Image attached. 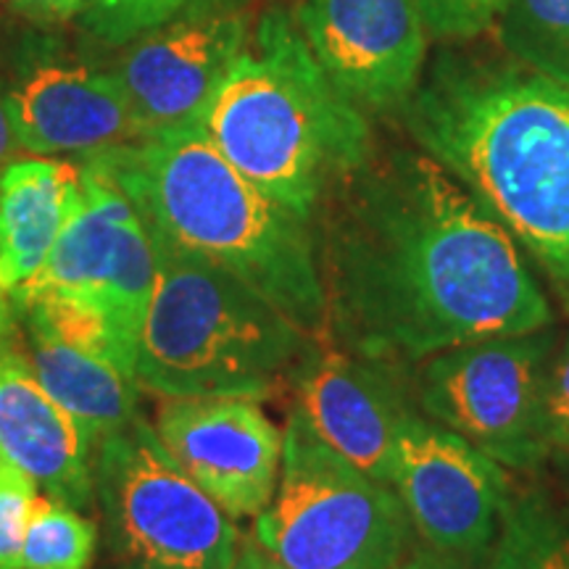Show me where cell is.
I'll list each match as a JSON object with an SVG mask.
<instances>
[{
  "label": "cell",
  "mask_w": 569,
  "mask_h": 569,
  "mask_svg": "<svg viewBox=\"0 0 569 569\" xmlns=\"http://www.w3.org/2000/svg\"><path fill=\"white\" fill-rule=\"evenodd\" d=\"M319 267L346 351L393 367L530 336L553 317L515 238L432 156H407L369 184Z\"/></svg>",
  "instance_id": "1"
},
{
  "label": "cell",
  "mask_w": 569,
  "mask_h": 569,
  "mask_svg": "<svg viewBox=\"0 0 569 569\" xmlns=\"http://www.w3.org/2000/svg\"><path fill=\"white\" fill-rule=\"evenodd\" d=\"M82 161L130 198L156 238L251 284L311 340L330 332L309 227L240 174L201 130L146 138Z\"/></svg>",
  "instance_id": "2"
},
{
  "label": "cell",
  "mask_w": 569,
  "mask_h": 569,
  "mask_svg": "<svg viewBox=\"0 0 569 569\" xmlns=\"http://www.w3.org/2000/svg\"><path fill=\"white\" fill-rule=\"evenodd\" d=\"M427 156L549 274L569 311V88L538 71L465 77L411 109Z\"/></svg>",
  "instance_id": "3"
},
{
  "label": "cell",
  "mask_w": 569,
  "mask_h": 569,
  "mask_svg": "<svg viewBox=\"0 0 569 569\" xmlns=\"http://www.w3.org/2000/svg\"><path fill=\"white\" fill-rule=\"evenodd\" d=\"M201 132L240 174L303 222L327 188L365 167L369 153L361 109L330 82L282 9L256 24L211 98Z\"/></svg>",
  "instance_id": "4"
},
{
  "label": "cell",
  "mask_w": 569,
  "mask_h": 569,
  "mask_svg": "<svg viewBox=\"0 0 569 569\" xmlns=\"http://www.w3.org/2000/svg\"><path fill=\"white\" fill-rule=\"evenodd\" d=\"M151 232V230H148ZM156 284L142 322L140 388L163 398H267L311 340L251 284L156 238Z\"/></svg>",
  "instance_id": "5"
},
{
  "label": "cell",
  "mask_w": 569,
  "mask_h": 569,
  "mask_svg": "<svg viewBox=\"0 0 569 569\" xmlns=\"http://www.w3.org/2000/svg\"><path fill=\"white\" fill-rule=\"evenodd\" d=\"M411 532L396 488L340 457L296 409L272 501L256 517V543L284 569H396Z\"/></svg>",
  "instance_id": "6"
},
{
  "label": "cell",
  "mask_w": 569,
  "mask_h": 569,
  "mask_svg": "<svg viewBox=\"0 0 569 569\" xmlns=\"http://www.w3.org/2000/svg\"><path fill=\"white\" fill-rule=\"evenodd\" d=\"M92 486L117 569H232L240 536L140 415L96 446Z\"/></svg>",
  "instance_id": "7"
},
{
  "label": "cell",
  "mask_w": 569,
  "mask_h": 569,
  "mask_svg": "<svg viewBox=\"0 0 569 569\" xmlns=\"http://www.w3.org/2000/svg\"><path fill=\"white\" fill-rule=\"evenodd\" d=\"M551 353L546 330L448 348L425 361L419 409L501 467H536L549 453L543 382Z\"/></svg>",
  "instance_id": "8"
},
{
  "label": "cell",
  "mask_w": 569,
  "mask_h": 569,
  "mask_svg": "<svg viewBox=\"0 0 569 569\" xmlns=\"http://www.w3.org/2000/svg\"><path fill=\"white\" fill-rule=\"evenodd\" d=\"M82 201L51 256L11 301L51 296L80 303L111 325L138 356L156 284V248L130 198L101 169L82 161Z\"/></svg>",
  "instance_id": "9"
},
{
  "label": "cell",
  "mask_w": 569,
  "mask_h": 569,
  "mask_svg": "<svg viewBox=\"0 0 569 569\" xmlns=\"http://www.w3.org/2000/svg\"><path fill=\"white\" fill-rule=\"evenodd\" d=\"M393 488L432 553L467 569L490 557L511 490L480 448L417 411L398 438Z\"/></svg>",
  "instance_id": "10"
},
{
  "label": "cell",
  "mask_w": 569,
  "mask_h": 569,
  "mask_svg": "<svg viewBox=\"0 0 569 569\" xmlns=\"http://www.w3.org/2000/svg\"><path fill=\"white\" fill-rule=\"evenodd\" d=\"M248 38L243 13L203 0L122 46L111 69L142 140L201 130L211 98L246 51Z\"/></svg>",
  "instance_id": "11"
},
{
  "label": "cell",
  "mask_w": 569,
  "mask_h": 569,
  "mask_svg": "<svg viewBox=\"0 0 569 569\" xmlns=\"http://www.w3.org/2000/svg\"><path fill=\"white\" fill-rule=\"evenodd\" d=\"M0 84L21 153L92 159L142 140L113 69L30 48Z\"/></svg>",
  "instance_id": "12"
},
{
  "label": "cell",
  "mask_w": 569,
  "mask_h": 569,
  "mask_svg": "<svg viewBox=\"0 0 569 569\" xmlns=\"http://www.w3.org/2000/svg\"><path fill=\"white\" fill-rule=\"evenodd\" d=\"M153 430L182 472L232 519L259 517L272 501L284 432L256 398H167Z\"/></svg>",
  "instance_id": "13"
},
{
  "label": "cell",
  "mask_w": 569,
  "mask_h": 569,
  "mask_svg": "<svg viewBox=\"0 0 569 569\" xmlns=\"http://www.w3.org/2000/svg\"><path fill=\"white\" fill-rule=\"evenodd\" d=\"M296 24L359 109H393L415 92L430 34L419 0H303Z\"/></svg>",
  "instance_id": "14"
},
{
  "label": "cell",
  "mask_w": 569,
  "mask_h": 569,
  "mask_svg": "<svg viewBox=\"0 0 569 569\" xmlns=\"http://www.w3.org/2000/svg\"><path fill=\"white\" fill-rule=\"evenodd\" d=\"M393 365L311 343L290 380L298 411L327 446L393 488L398 438L417 415Z\"/></svg>",
  "instance_id": "15"
},
{
  "label": "cell",
  "mask_w": 569,
  "mask_h": 569,
  "mask_svg": "<svg viewBox=\"0 0 569 569\" xmlns=\"http://www.w3.org/2000/svg\"><path fill=\"white\" fill-rule=\"evenodd\" d=\"M92 457L90 440L27 365L13 311H0V461L30 475L51 498L88 509L96 496Z\"/></svg>",
  "instance_id": "16"
},
{
  "label": "cell",
  "mask_w": 569,
  "mask_h": 569,
  "mask_svg": "<svg viewBox=\"0 0 569 569\" xmlns=\"http://www.w3.org/2000/svg\"><path fill=\"white\" fill-rule=\"evenodd\" d=\"M80 201V163L30 156L0 169V311L40 272Z\"/></svg>",
  "instance_id": "17"
},
{
  "label": "cell",
  "mask_w": 569,
  "mask_h": 569,
  "mask_svg": "<svg viewBox=\"0 0 569 569\" xmlns=\"http://www.w3.org/2000/svg\"><path fill=\"white\" fill-rule=\"evenodd\" d=\"M19 348L46 393L74 419L92 451L140 415V382L109 359L67 343L30 311L11 309Z\"/></svg>",
  "instance_id": "18"
},
{
  "label": "cell",
  "mask_w": 569,
  "mask_h": 569,
  "mask_svg": "<svg viewBox=\"0 0 569 569\" xmlns=\"http://www.w3.org/2000/svg\"><path fill=\"white\" fill-rule=\"evenodd\" d=\"M488 569H569V525L540 493H509Z\"/></svg>",
  "instance_id": "19"
},
{
  "label": "cell",
  "mask_w": 569,
  "mask_h": 569,
  "mask_svg": "<svg viewBox=\"0 0 569 569\" xmlns=\"http://www.w3.org/2000/svg\"><path fill=\"white\" fill-rule=\"evenodd\" d=\"M498 24L519 61L569 88V0H509Z\"/></svg>",
  "instance_id": "20"
},
{
  "label": "cell",
  "mask_w": 569,
  "mask_h": 569,
  "mask_svg": "<svg viewBox=\"0 0 569 569\" xmlns=\"http://www.w3.org/2000/svg\"><path fill=\"white\" fill-rule=\"evenodd\" d=\"M98 553V528L69 503L38 496L21 549L24 569H92Z\"/></svg>",
  "instance_id": "21"
},
{
  "label": "cell",
  "mask_w": 569,
  "mask_h": 569,
  "mask_svg": "<svg viewBox=\"0 0 569 569\" xmlns=\"http://www.w3.org/2000/svg\"><path fill=\"white\" fill-rule=\"evenodd\" d=\"M198 3L203 0H82L80 21L103 46H127Z\"/></svg>",
  "instance_id": "22"
},
{
  "label": "cell",
  "mask_w": 569,
  "mask_h": 569,
  "mask_svg": "<svg viewBox=\"0 0 569 569\" xmlns=\"http://www.w3.org/2000/svg\"><path fill=\"white\" fill-rule=\"evenodd\" d=\"M34 498L38 482L9 461H0V569H24L21 549Z\"/></svg>",
  "instance_id": "23"
},
{
  "label": "cell",
  "mask_w": 569,
  "mask_h": 569,
  "mask_svg": "<svg viewBox=\"0 0 569 569\" xmlns=\"http://www.w3.org/2000/svg\"><path fill=\"white\" fill-rule=\"evenodd\" d=\"M509 0H419L436 38H475L498 21Z\"/></svg>",
  "instance_id": "24"
},
{
  "label": "cell",
  "mask_w": 569,
  "mask_h": 569,
  "mask_svg": "<svg viewBox=\"0 0 569 569\" xmlns=\"http://www.w3.org/2000/svg\"><path fill=\"white\" fill-rule=\"evenodd\" d=\"M543 436L549 451L569 457V338L553 348L543 382Z\"/></svg>",
  "instance_id": "25"
},
{
  "label": "cell",
  "mask_w": 569,
  "mask_h": 569,
  "mask_svg": "<svg viewBox=\"0 0 569 569\" xmlns=\"http://www.w3.org/2000/svg\"><path fill=\"white\" fill-rule=\"evenodd\" d=\"M21 17L40 21V24H63L80 19L82 0H11Z\"/></svg>",
  "instance_id": "26"
},
{
  "label": "cell",
  "mask_w": 569,
  "mask_h": 569,
  "mask_svg": "<svg viewBox=\"0 0 569 569\" xmlns=\"http://www.w3.org/2000/svg\"><path fill=\"white\" fill-rule=\"evenodd\" d=\"M19 153H21V148L17 142V134H13L9 109H6L3 84H0V169L9 167L13 159H19Z\"/></svg>",
  "instance_id": "27"
},
{
  "label": "cell",
  "mask_w": 569,
  "mask_h": 569,
  "mask_svg": "<svg viewBox=\"0 0 569 569\" xmlns=\"http://www.w3.org/2000/svg\"><path fill=\"white\" fill-rule=\"evenodd\" d=\"M232 569H284V567L277 565V561L269 557L259 543H256V540H246V543L240 546L238 561H234Z\"/></svg>",
  "instance_id": "28"
},
{
  "label": "cell",
  "mask_w": 569,
  "mask_h": 569,
  "mask_svg": "<svg viewBox=\"0 0 569 569\" xmlns=\"http://www.w3.org/2000/svg\"><path fill=\"white\" fill-rule=\"evenodd\" d=\"M396 569H467V567L457 565V561H448L443 557H438V553H425V557L401 561Z\"/></svg>",
  "instance_id": "29"
}]
</instances>
